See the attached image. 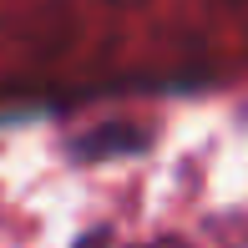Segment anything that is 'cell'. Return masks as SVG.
<instances>
[{
    "instance_id": "cell-2",
    "label": "cell",
    "mask_w": 248,
    "mask_h": 248,
    "mask_svg": "<svg viewBox=\"0 0 248 248\" xmlns=\"http://www.w3.org/2000/svg\"><path fill=\"white\" fill-rule=\"evenodd\" d=\"M76 248H107V233H92V238H81Z\"/></svg>"
},
{
    "instance_id": "cell-1",
    "label": "cell",
    "mask_w": 248,
    "mask_h": 248,
    "mask_svg": "<svg viewBox=\"0 0 248 248\" xmlns=\"http://www.w3.org/2000/svg\"><path fill=\"white\" fill-rule=\"evenodd\" d=\"M147 147V132H132V127H101V132H92V137H81L76 142V157L81 162H101V157H127V152H142Z\"/></svg>"
}]
</instances>
